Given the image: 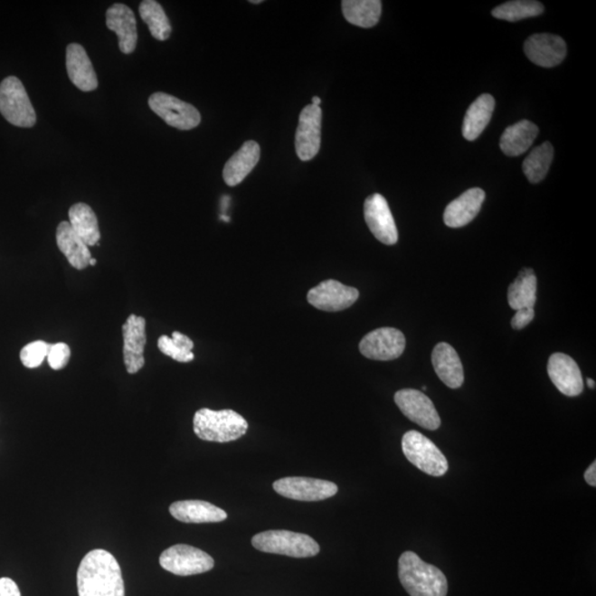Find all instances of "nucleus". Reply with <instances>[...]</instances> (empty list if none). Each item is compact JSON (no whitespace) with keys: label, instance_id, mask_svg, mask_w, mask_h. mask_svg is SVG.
Wrapping results in <instances>:
<instances>
[{"label":"nucleus","instance_id":"1","mask_svg":"<svg viewBox=\"0 0 596 596\" xmlns=\"http://www.w3.org/2000/svg\"><path fill=\"white\" fill-rule=\"evenodd\" d=\"M79 596H125L122 571L109 551L89 553L78 570Z\"/></svg>","mask_w":596,"mask_h":596},{"label":"nucleus","instance_id":"2","mask_svg":"<svg viewBox=\"0 0 596 596\" xmlns=\"http://www.w3.org/2000/svg\"><path fill=\"white\" fill-rule=\"evenodd\" d=\"M399 579L410 596L448 595V579L442 571L424 563L412 551H407L399 559Z\"/></svg>","mask_w":596,"mask_h":596},{"label":"nucleus","instance_id":"3","mask_svg":"<svg viewBox=\"0 0 596 596\" xmlns=\"http://www.w3.org/2000/svg\"><path fill=\"white\" fill-rule=\"evenodd\" d=\"M248 428L247 420L233 410L200 409L194 418V434L208 442H232L242 438Z\"/></svg>","mask_w":596,"mask_h":596},{"label":"nucleus","instance_id":"4","mask_svg":"<svg viewBox=\"0 0 596 596\" xmlns=\"http://www.w3.org/2000/svg\"><path fill=\"white\" fill-rule=\"evenodd\" d=\"M253 547L262 553L310 558L319 553V544L307 535L289 530H269L255 535Z\"/></svg>","mask_w":596,"mask_h":596},{"label":"nucleus","instance_id":"5","mask_svg":"<svg viewBox=\"0 0 596 596\" xmlns=\"http://www.w3.org/2000/svg\"><path fill=\"white\" fill-rule=\"evenodd\" d=\"M0 113L17 128H33L37 122L26 89L16 77H8L0 83Z\"/></svg>","mask_w":596,"mask_h":596},{"label":"nucleus","instance_id":"6","mask_svg":"<svg viewBox=\"0 0 596 596\" xmlns=\"http://www.w3.org/2000/svg\"><path fill=\"white\" fill-rule=\"evenodd\" d=\"M402 450L410 463L433 478H440L449 470L444 454L432 440L418 430H409L403 435Z\"/></svg>","mask_w":596,"mask_h":596},{"label":"nucleus","instance_id":"7","mask_svg":"<svg viewBox=\"0 0 596 596\" xmlns=\"http://www.w3.org/2000/svg\"><path fill=\"white\" fill-rule=\"evenodd\" d=\"M159 563L168 572L180 577L208 572L214 567V560L207 553L187 544H176L165 550Z\"/></svg>","mask_w":596,"mask_h":596},{"label":"nucleus","instance_id":"8","mask_svg":"<svg viewBox=\"0 0 596 596\" xmlns=\"http://www.w3.org/2000/svg\"><path fill=\"white\" fill-rule=\"evenodd\" d=\"M148 105L169 127L182 131H190L202 122V115L194 105L167 93L157 92L150 95Z\"/></svg>","mask_w":596,"mask_h":596},{"label":"nucleus","instance_id":"9","mask_svg":"<svg viewBox=\"0 0 596 596\" xmlns=\"http://www.w3.org/2000/svg\"><path fill=\"white\" fill-rule=\"evenodd\" d=\"M275 492L299 502H320L338 492L337 485L328 480L309 478H285L273 484Z\"/></svg>","mask_w":596,"mask_h":596},{"label":"nucleus","instance_id":"10","mask_svg":"<svg viewBox=\"0 0 596 596\" xmlns=\"http://www.w3.org/2000/svg\"><path fill=\"white\" fill-rule=\"evenodd\" d=\"M405 349V337L399 329L383 327L365 335L359 350L365 358L389 362L398 359Z\"/></svg>","mask_w":596,"mask_h":596},{"label":"nucleus","instance_id":"11","mask_svg":"<svg viewBox=\"0 0 596 596\" xmlns=\"http://www.w3.org/2000/svg\"><path fill=\"white\" fill-rule=\"evenodd\" d=\"M322 109L313 104L307 105L300 112L295 148L298 158L303 162L313 159L319 152L322 142Z\"/></svg>","mask_w":596,"mask_h":596},{"label":"nucleus","instance_id":"12","mask_svg":"<svg viewBox=\"0 0 596 596\" xmlns=\"http://www.w3.org/2000/svg\"><path fill=\"white\" fill-rule=\"evenodd\" d=\"M395 403L405 417L430 430L440 428V419L432 401L419 390L403 389L394 395Z\"/></svg>","mask_w":596,"mask_h":596},{"label":"nucleus","instance_id":"13","mask_svg":"<svg viewBox=\"0 0 596 596\" xmlns=\"http://www.w3.org/2000/svg\"><path fill=\"white\" fill-rule=\"evenodd\" d=\"M364 220L375 239L387 245L398 242L399 234L392 210L383 194H374L365 199Z\"/></svg>","mask_w":596,"mask_h":596},{"label":"nucleus","instance_id":"14","mask_svg":"<svg viewBox=\"0 0 596 596\" xmlns=\"http://www.w3.org/2000/svg\"><path fill=\"white\" fill-rule=\"evenodd\" d=\"M358 298L357 289L347 287L335 279L324 280L307 294L308 303L324 312L347 309L357 302Z\"/></svg>","mask_w":596,"mask_h":596},{"label":"nucleus","instance_id":"15","mask_svg":"<svg viewBox=\"0 0 596 596\" xmlns=\"http://www.w3.org/2000/svg\"><path fill=\"white\" fill-rule=\"evenodd\" d=\"M124 364L127 372L137 374L145 364V345L147 343V319L132 314L122 327Z\"/></svg>","mask_w":596,"mask_h":596},{"label":"nucleus","instance_id":"16","mask_svg":"<svg viewBox=\"0 0 596 596\" xmlns=\"http://www.w3.org/2000/svg\"><path fill=\"white\" fill-rule=\"evenodd\" d=\"M524 48L530 61L543 68L557 67L567 56V44L555 34H534L525 43Z\"/></svg>","mask_w":596,"mask_h":596},{"label":"nucleus","instance_id":"17","mask_svg":"<svg viewBox=\"0 0 596 596\" xmlns=\"http://www.w3.org/2000/svg\"><path fill=\"white\" fill-rule=\"evenodd\" d=\"M551 382L567 397H578L583 393L582 374L577 363L565 354H553L548 363Z\"/></svg>","mask_w":596,"mask_h":596},{"label":"nucleus","instance_id":"18","mask_svg":"<svg viewBox=\"0 0 596 596\" xmlns=\"http://www.w3.org/2000/svg\"><path fill=\"white\" fill-rule=\"evenodd\" d=\"M107 26L118 37L119 50L125 54L135 52L137 46V23L131 8L115 4L107 12Z\"/></svg>","mask_w":596,"mask_h":596},{"label":"nucleus","instance_id":"19","mask_svg":"<svg viewBox=\"0 0 596 596\" xmlns=\"http://www.w3.org/2000/svg\"><path fill=\"white\" fill-rule=\"evenodd\" d=\"M67 71L70 80L83 92H91L97 90L99 81L97 73L87 52L79 43H70L67 48Z\"/></svg>","mask_w":596,"mask_h":596},{"label":"nucleus","instance_id":"20","mask_svg":"<svg viewBox=\"0 0 596 596\" xmlns=\"http://www.w3.org/2000/svg\"><path fill=\"white\" fill-rule=\"evenodd\" d=\"M485 197V192L480 188H472L460 194L445 209V224L449 228H462L472 222L479 213Z\"/></svg>","mask_w":596,"mask_h":596},{"label":"nucleus","instance_id":"21","mask_svg":"<svg viewBox=\"0 0 596 596\" xmlns=\"http://www.w3.org/2000/svg\"><path fill=\"white\" fill-rule=\"evenodd\" d=\"M170 515L184 524L222 523L228 518L223 509L203 500H183L170 505Z\"/></svg>","mask_w":596,"mask_h":596},{"label":"nucleus","instance_id":"22","mask_svg":"<svg viewBox=\"0 0 596 596\" xmlns=\"http://www.w3.org/2000/svg\"><path fill=\"white\" fill-rule=\"evenodd\" d=\"M432 364L438 377L450 389H459L464 383V369L457 350L447 343L435 345Z\"/></svg>","mask_w":596,"mask_h":596},{"label":"nucleus","instance_id":"23","mask_svg":"<svg viewBox=\"0 0 596 596\" xmlns=\"http://www.w3.org/2000/svg\"><path fill=\"white\" fill-rule=\"evenodd\" d=\"M261 148L254 140H248L225 164L223 179L230 187L241 184L245 177L257 166Z\"/></svg>","mask_w":596,"mask_h":596},{"label":"nucleus","instance_id":"24","mask_svg":"<svg viewBox=\"0 0 596 596\" xmlns=\"http://www.w3.org/2000/svg\"><path fill=\"white\" fill-rule=\"evenodd\" d=\"M57 244L74 269L85 270L91 261L92 255L89 247L68 222H62L57 228Z\"/></svg>","mask_w":596,"mask_h":596},{"label":"nucleus","instance_id":"25","mask_svg":"<svg viewBox=\"0 0 596 596\" xmlns=\"http://www.w3.org/2000/svg\"><path fill=\"white\" fill-rule=\"evenodd\" d=\"M539 128L533 122L524 119L506 128L500 138V149L510 157L520 156L527 152L537 138Z\"/></svg>","mask_w":596,"mask_h":596},{"label":"nucleus","instance_id":"26","mask_svg":"<svg viewBox=\"0 0 596 596\" xmlns=\"http://www.w3.org/2000/svg\"><path fill=\"white\" fill-rule=\"evenodd\" d=\"M495 104V99L490 94H482L475 99L465 115L463 122L465 139L473 142L480 137L492 119Z\"/></svg>","mask_w":596,"mask_h":596},{"label":"nucleus","instance_id":"27","mask_svg":"<svg viewBox=\"0 0 596 596\" xmlns=\"http://www.w3.org/2000/svg\"><path fill=\"white\" fill-rule=\"evenodd\" d=\"M69 223L88 247L99 245L101 239L97 214L89 204L79 203L69 210Z\"/></svg>","mask_w":596,"mask_h":596},{"label":"nucleus","instance_id":"28","mask_svg":"<svg viewBox=\"0 0 596 596\" xmlns=\"http://www.w3.org/2000/svg\"><path fill=\"white\" fill-rule=\"evenodd\" d=\"M535 300H537V277L534 270L524 269L509 287V307L515 310L534 308Z\"/></svg>","mask_w":596,"mask_h":596},{"label":"nucleus","instance_id":"29","mask_svg":"<svg viewBox=\"0 0 596 596\" xmlns=\"http://www.w3.org/2000/svg\"><path fill=\"white\" fill-rule=\"evenodd\" d=\"M342 8L348 23L362 28H372L382 16L383 4L379 0H344Z\"/></svg>","mask_w":596,"mask_h":596},{"label":"nucleus","instance_id":"30","mask_svg":"<svg viewBox=\"0 0 596 596\" xmlns=\"http://www.w3.org/2000/svg\"><path fill=\"white\" fill-rule=\"evenodd\" d=\"M553 147L549 142L531 150L523 164L524 173L530 183L538 184L547 176L551 163L553 160Z\"/></svg>","mask_w":596,"mask_h":596},{"label":"nucleus","instance_id":"31","mask_svg":"<svg viewBox=\"0 0 596 596\" xmlns=\"http://www.w3.org/2000/svg\"><path fill=\"white\" fill-rule=\"evenodd\" d=\"M139 14L143 22L147 24L149 32L155 39L165 42L170 37L172 26H170L167 14H165L159 3L155 2V0H144L139 5Z\"/></svg>","mask_w":596,"mask_h":596},{"label":"nucleus","instance_id":"32","mask_svg":"<svg viewBox=\"0 0 596 596\" xmlns=\"http://www.w3.org/2000/svg\"><path fill=\"white\" fill-rule=\"evenodd\" d=\"M544 5L534 0H514L499 5L493 10V16L506 22L515 23L525 18L537 17L544 13Z\"/></svg>","mask_w":596,"mask_h":596},{"label":"nucleus","instance_id":"33","mask_svg":"<svg viewBox=\"0 0 596 596\" xmlns=\"http://www.w3.org/2000/svg\"><path fill=\"white\" fill-rule=\"evenodd\" d=\"M157 345L160 352L178 363H190L194 358V342L182 333L174 332L172 337L160 336Z\"/></svg>","mask_w":596,"mask_h":596},{"label":"nucleus","instance_id":"34","mask_svg":"<svg viewBox=\"0 0 596 596\" xmlns=\"http://www.w3.org/2000/svg\"><path fill=\"white\" fill-rule=\"evenodd\" d=\"M50 344L43 342V340H36V342L30 343L22 349L20 352V360H22L24 367L29 369L38 368L47 359L49 353Z\"/></svg>","mask_w":596,"mask_h":596},{"label":"nucleus","instance_id":"35","mask_svg":"<svg viewBox=\"0 0 596 596\" xmlns=\"http://www.w3.org/2000/svg\"><path fill=\"white\" fill-rule=\"evenodd\" d=\"M71 350L66 343L50 344L48 363L53 370H61L69 364Z\"/></svg>","mask_w":596,"mask_h":596},{"label":"nucleus","instance_id":"36","mask_svg":"<svg viewBox=\"0 0 596 596\" xmlns=\"http://www.w3.org/2000/svg\"><path fill=\"white\" fill-rule=\"evenodd\" d=\"M535 318V309L534 308H523L517 310L515 317L512 319V327L516 330H520L525 327H527L528 325L533 322Z\"/></svg>","mask_w":596,"mask_h":596},{"label":"nucleus","instance_id":"37","mask_svg":"<svg viewBox=\"0 0 596 596\" xmlns=\"http://www.w3.org/2000/svg\"><path fill=\"white\" fill-rule=\"evenodd\" d=\"M0 596H22L16 582L12 579H0Z\"/></svg>","mask_w":596,"mask_h":596},{"label":"nucleus","instance_id":"38","mask_svg":"<svg viewBox=\"0 0 596 596\" xmlns=\"http://www.w3.org/2000/svg\"><path fill=\"white\" fill-rule=\"evenodd\" d=\"M585 482H587L592 487L596 486V462H593L592 465L587 469V472L584 474Z\"/></svg>","mask_w":596,"mask_h":596},{"label":"nucleus","instance_id":"39","mask_svg":"<svg viewBox=\"0 0 596 596\" xmlns=\"http://www.w3.org/2000/svg\"><path fill=\"white\" fill-rule=\"evenodd\" d=\"M312 104L315 105V107H319L320 103H322V99H320L319 97H314L312 99Z\"/></svg>","mask_w":596,"mask_h":596},{"label":"nucleus","instance_id":"40","mask_svg":"<svg viewBox=\"0 0 596 596\" xmlns=\"http://www.w3.org/2000/svg\"><path fill=\"white\" fill-rule=\"evenodd\" d=\"M587 383H588L590 389H595L594 380L589 378L587 380Z\"/></svg>","mask_w":596,"mask_h":596},{"label":"nucleus","instance_id":"41","mask_svg":"<svg viewBox=\"0 0 596 596\" xmlns=\"http://www.w3.org/2000/svg\"><path fill=\"white\" fill-rule=\"evenodd\" d=\"M90 265H92V267H94V265H97V260L91 259V261H90Z\"/></svg>","mask_w":596,"mask_h":596},{"label":"nucleus","instance_id":"42","mask_svg":"<svg viewBox=\"0 0 596 596\" xmlns=\"http://www.w3.org/2000/svg\"><path fill=\"white\" fill-rule=\"evenodd\" d=\"M250 3H252V4H261V3H262V0H251V2H250Z\"/></svg>","mask_w":596,"mask_h":596}]
</instances>
